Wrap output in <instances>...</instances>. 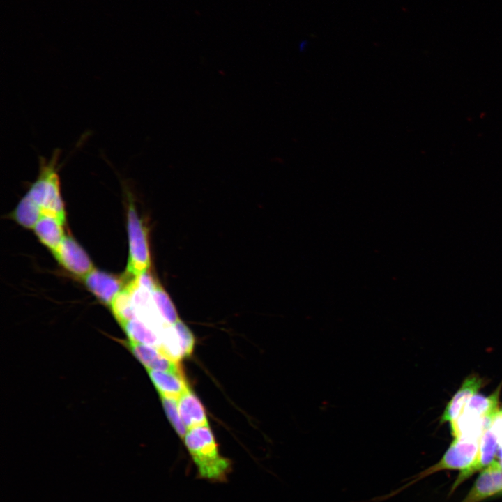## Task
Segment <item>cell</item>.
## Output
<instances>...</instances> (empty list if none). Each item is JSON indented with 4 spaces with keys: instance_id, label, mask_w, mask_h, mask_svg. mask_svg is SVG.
<instances>
[{
    "instance_id": "6da1fadb",
    "label": "cell",
    "mask_w": 502,
    "mask_h": 502,
    "mask_svg": "<svg viewBox=\"0 0 502 502\" xmlns=\"http://www.w3.org/2000/svg\"><path fill=\"white\" fill-rule=\"evenodd\" d=\"M184 442L199 478L215 482L227 481L232 470V462L220 455L208 425L188 430Z\"/></svg>"
},
{
    "instance_id": "7a4b0ae2",
    "label": "cell",
    "mask_w": 502,
    "mask_h": 502,
    "mask_svg": "<svg viewBox=\"0 0 502 502\" xmlns=\"http://www.w3.org/2000/svg\"><path fill=\"white\" fill-rule=\"evenodd\" d=\"M60 155L61 150L56 149L49 158L38 157V174L26 195L40 207L42 214L52 215L65 222L59 174Z\"/></svg>"
},
{
    "instance_id": "3957f363",
    "label": "cell",
    "mask_w": 502,
    "mask_h": 502,
    "mask_svg": "<svg viewBox=\"0 0 502 502\" xmlns=\"http://www.w3.org/2000/svg\"><path fill=\"white\" fill-rule=\"evenodd\" d=\"M479 441L465 438H455L441 459L435 464L409 478V481L384 496L370 499L372 502H382L390 499L423 478L446 469H459L469 467L476 460L479 449Z\"/></svg>"
},
{
    "instance_id": "277c9868",
    "label": "cell",
    "mask_w": 502,
    "mask_h": 502,
    "mask_svg": "<svg viewBox=\"0 0 502 502\" xmlns=\"http://www.w3.org/2000/svg\"><path fill=\"white\" fill-rule=\"evenodd\" d=\"M129 201L127 213L129 250L126 275L132 279L148 272L151 257L146 228L139 217L132 200L130 199Z\"/></svg>"
},
{
    "instance_id": "5b68a950",
    "label": "cell",
    "mask_w": 502,
    "mask_h": 502,
    "mask_svg": "<svg viewBox=\"0 0 502 502\" xmlns=\"http://www.w3.org/2000/svg\"><path fill=\"white\" fill-rule=\"evenodd\" d=\"M61 265L72 274L84 278L93 265L84 250L71 237L66 236L53 252Z\"/></svg>"
},
{
    "instance_id": "8992f818",
    "label": "cell",
    "mask_w": 502,
    "mask_h": 502,
    "mask_svg": "<svg viewBox=\"0 0 502 502\" xmlns=\"http://www.w3.org/2000/svg\"><path fill=\"white\" fill-rule=\"evenodd\" d=\"M502 495V467L496 460L484 469L461 502H482Z\"/></svg>"
},
{
    "instance_id": "52a82bcc",
    "label": "cell",
    "mask_w": 502,
    "mask_h": 502,
    "mask_svg": "<svg viewBox=\"0 0 502 502\" xmlns=\"http://www.w3.org/2000/svg\"><path fill=\"white\" fill-rule=\"evenodd\" d=\"M497 438L489 426L485 429L480 439L478 453L475 462L469 467L459 472L452 485L450 494L473 473L483 470L493 463L497 455Z\"/></svg>"
},
{
    "instance_id": "ba28073f",
    "label": "cell",
    "mask_w": 502,
    "mask_h": 502,
    "mask_svg": "<svg viewBox=\"0 0 502 502\" xmlns=\"http://www.w3.org/2000/svg\"><path fill=\"white\" fill-rule=\"evenodd\" d=\"M83 280L88 289L109 307L125 286L121 279L94 268Z\"/></svg>"
},
{
    "instance_id": "9c48e42d",
    "label": "cell",
    "mask_w": 502,
    "mask_h": 502,
    "mask_svg": "<svg viewBox=\"0 0 502 502\" xmlns=\"http://www.w3.org/2000/svg\"><path fill=\"white\" fill-rule=\"evenodd\" d=\"M128 346L135 356L146 370L183 373L179 362L169 358L156 347L130 341L128 342Z\"/></svg>"
},
{
    "instance_id": "30bf717a",
    "label": "cell",
    "mask_w": 502,
    "mask_h": 502,
    "mask_svg": "<svg viewBox=\"0 0 502 502\" xmlns=\"http://www.w3.org/2000/svg\"><path fill=\"white\" fill-rule=\"evenodd\" d=\"M482 386V379L476 374H471L466 378L446 405L441 418V423H451L456 420L471 398L477 394Z\"/></svg>"
},
{
    "instance_id": "8fae6325",
    "label": "cell",
    "mask_w": 502,
    "mask_h": 502,
    "mask_svg": "<svg viewBox=\"0 0 502 502\" xmlns=\"http://www.w3.org/2000/svg\"><path fill=\"white\" fill-rule=\"evenodd\" d=\"M160 395L178 400L190 387L183 373L147 369Z\"/></svg>"
},
{
    "instance_id": "7c38bea8",
    "label": "cell",
    "mask_w": 502,
    "mask_h": 502,
    "mask_svg": "<svg viewBox=\"0 0 502 502\" xmlns=\"http://www.w3.org/2000/svg\"><path fill=\"white\" fill-rule=\"evenodd\" d=\"M177 404L181 418L188 430L208 425L204 406L190 389L178 399Z\"/></svg>"
},
{
    "instance_id": "4fadbf2b",
    "label": "cell",
    "mask_w": 502,
    "mask_h": 502,
    "mask_svg": "<svg viewBox=\"0 0 502 502\" xmlns=\"http://www.w3.org/2000/svg\"><path fill=\"white\" fill-rule=\"evenodd\" d=\"M64 222L54 216L42 214L33 228L40 241L51 250L52 253L66 237Z\"/></svg>"
},
{
    "instance_id": "5bb4252c",
    "label": "cell",
    "mask_w": 502,
    "mask_h": 502,
    "mask_svg": "<svg viewBox=\"0 0 502 502\" xmlns=\"http://www.w3.org/2000/svg\"><path fill=\"white\" fill-rule=\"evenodd\" d=\"M501 386L490 395H474L462 413L482 418H493L499 411Z\"/></svg>"
},
{
    "instance_id": "9a60e30c",
    "label": "cell",
    "mask_w": 502,
    "mask_h": 502,
    "mask_svg": "<svg viewBox=\"0 0 502 502\" xmlns=\"http://www.w3.org/2000/svg\"><path fill=\"white\" fill-rule=\"evenodd\" d=\"M121 326L129 341L153 346L160 349V335L143 321L137 318L126 322Z\"/></svg>"
},
{
    "instance_id": "2e32d148",
    "label": "cell",
    "mask_w": 502,
    "mask_h": 502,
    "mask_svg": "<svg viewBox=\"0 0 502 502\" xmlns=\"http://www.w3.org/2000/svg\"><path fill=\"white\" fill-rule=\"evenodd\" d=\"M152 298L155 308L165 326H172L179 319L171 298L159 284L152 291Z\"/></svg>"
},
{
    "instance_id": "e0dca14e",
    "label": "cell",
    "mask_w": 502,
    "mask_h": 502,
    "mask_svg": "<svg viewBox=\"0 0 502 502\" xmlns=\"http://www.w3.org/2000/svg\"><path fill=\"white\" fill-rule=\"evenodd\" d=\"M42 215L40 207L26 194L13 213V218L25 228H33Z\"/></svg>"
},
{
    "instance_id": "ac0fdd59",
    "label": "cell",
    "mask_w": 502,
    "mask_h": 502,
    "mask_svg": "<svg viewBox=\"0 0 502 502\" xmlns=\"http://www.w3.org/2000/svg\"><path fill=\"white\" fill-rule=\"evenodd\" d=\"M162 403L172 427L178 436L184 439L187 428L183 424L178 409L177 400L160 395Z\"/></svg>"
},
{
    "instance_id": "d6986e66",
    "label": "cell",
    "mask_w": 502,
    "mask_h": 502,
    "mask_svg": "<svg viewBox=\"0 0 502 502\" xmlns=\"http://www.w3.org/2000/svg\"><path fill=\"white\" fill-rule=\"evenodd\" d=\"M181 340L184 358L191 355L193 351L195 340L189 328L180 319L173 324Z\"/></svg>"
},
{
    "instance_id": "ffe728a7",
    "label": "cell",
    "mask_w": 502,
    "mask_h": 502,
    "mask_svg": "<svg viewBox=\"0 0 502 502\" xmlns=\"http://www.w3.org/2000/svg\"><path fill=\"white\" fill-rule=\"evenodd\" d=\"M489 427L497 438V456L502 459V410H499L493 417Z\"/></svg>"
},
{
    "instance_id": "44dd1931",
    "label": "cell",
    "mask_w": 502,
    "mask_h": 502,
    "mask_svg": "<svg viewBox=\"0 0 502 502\" xmlns=\"http://www.w3.org/2000/svg\"><path fill=\"white\" fill-rule=\"evenodd\" d=\"M499 463H500V464H501V467H502V459H500Z\"/></svg>"
}]
</instances>
